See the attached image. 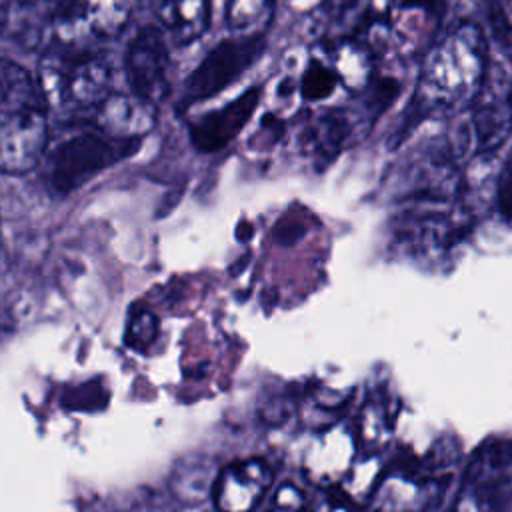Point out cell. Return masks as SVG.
<instances>
[{
	"instance_id": "obj_4",
	"label": "cell",
	"mask_w": 512,
	"mask_h": 512,
	"mask_svg": "<svg viewBox=\"0 0 512 512\" xmlns=\"http://www.w3.org/2000/svg\"><path fill=\"white\" fill-rule=\"evenodd\" d=\"M50 140L46 102H0V172L24 174L46 154Z\"/></svg>"
},
{
	"instance_id": "obj_3",
	"label": "cell",
	"mask_w": 512,
	"mask_h": 512,
	"mask_svg": "<svg viewBox=\"0 0 512 512\" xmlns=\"http://www.w3.org/2000/svg\"><path fill=\"white\" fill-rule=\"evenodd\" d=\"M136 144L114 138L92 124L78 128L46 150V180L54 192L68 194L132 154Z\"/></svg>"
},
{
	"instance_id": "obj_17",
	"label": "cell",
	"mask_w": 512,
	"mask_h": 512,
	"mask_svg": "<svg viewBox=\"0 0 512 512\" xmlns=\"http://www.w3.org/2000/svg\"><path fill=\"white\" fill-rule=\"evenodd\" d=\"M270 512H304V496L294 486L286 484L276 492Z\"/></svg>"
},
{
	"instance_id": "obj_20",
	"label": "cell",
	"mask_w": 512,
	"mask_h": 512,
	"mask_svg": "<svg viewBox=\"0 0 512 512\" xmlns=\"http://www.w3.org/2000/svg\"><path fill=\"white\" fill-rule=\"evenodd\" d=\"M496 10L500 20L512 30V0H496Z\"/></svg>"
},
{
	"instance_id": "obj_12",
	"label": "cell",
	"mask_w": 512,
	"mask_h": 512,
	"mask_svg": "<svg viewBox=\"0 0 512 512\" xmlns=\"http://www.w3.org/2000/svg\"><path fill=\"white\" fill-rule=\"evenodd\" d=\"M60 6L62 0H0V36L34 48L52 38Z\"/></svg>"
},
{
	"instance_id": "obj_11",
	"label": "cell",
	"mask_w": 512,
	"mask_h": 512,
	"mask_svg": "<svg viewBox=\"0 0 512 512\" xmlns=\"http://www.w3.org/2000/svg\"><path fill=\"white\" fill-rule=\"evenodd\" d=\"M260 90L254 86L242 92L232 102L208 110L190 124V138L202 152H214L228 146L248 124L250 116L258 108Z\"/></svg>"
},
{
	"instance_id": "obj_5",
	"label": "cell",
	"mask_w": 512,
	"mask_h": 512,
	"mask_svg": "<svg viewBox=\"0 0 512 512\" xmlns=\"http://www.w3.org/2000/svg\"><path fill=\"white\" fill-rule=\"evenodd\" d=\"M262 50V32H236L234 36L220 40L186 78L182 88V102L196 104L222 92L258 60Z\"/></svg>"
},
{
	"instance_id": "obj_1",
	"label": "cell",
	"mask_w": 512,
	"mask_h": 512,
	"mask_svg": "<svg viewBox=\"0 0 512 512\" xmlns=\"http://www.w3.org/2000/svg\"><path fill=\"white\" fill-rule=\"evenodd\" d=\"M38 88L46 106L90 112L114 90V66L96 44L52 42L38 66Z\"/></svg>"
},
{
	"instance_id": "obj_15",
	"label": "cell",
	"mask_w": 512,
	"mask_h": 512,
	"mask_svg": "<svg viewBox=\"0 0 512 512\" xmlns=\"http://www.w3.org/2000/svg\"><path fill=\"white\" fill-rule=\"evenodd\" d=\"M342 84L344 80L332 56L328 54V50H324V54L312 56L304 64L300 76L296 78V92L304 102L322 104V102H328L336 94L338 86Z\"/></svg>"
},
{
	"instance_id": "obj_16",
	"label": "cell",
	"mask_w": 512,
	"mask_h": 512,
	"mask_svg": "<svg viewBox=\"0 0 512 512\" xmlns=\"http://www.w3.org/2000/svg\"><path fill=\"white\" fill-rule=\"evenodd\" d=\"M274 0H228L226 22L238 34L262 32L272 14Z\"/></svg>"
},
{
	"instance_id": "obj_6",
	"label": "cell",
	"mask_w": 512,
	"mask_h": 512,
	"mask_svg": "<svg viewBox=\"0 0 512 512\" xmlns=\"http://www.w3.org/2000/svg\"><path fill=\"white\" fill-rule=\"evenodd\" d=\"M136 4L138 0H62L52 42L98 46L130 24Z\"/></svg>"
},
{
	"instance_id": "obj_8",
	"label": "cell",
	"mask_w": 512,
	"mask_h": 512,
	"mask_svg": "<svg viewBox=\"0 0 512 512\" xmlns=\"http://www.w3.org/2000/svg\"><path fill=\"white\" fill-rule=\"evenodd\" d=\"M128 92L158 106L170 92V52L166 34L152 24L142 26L124 54Z\"/></svg>"
},
{
	"instance_id": "obj_9",
	"label": "cell",
	"mask_w": 512,
	"mask_h": 512,
	"mask_svg": "<svg viewBox=\"0 0 512 512\" xmlns=\"http://www.w3.org/2000/svg\"><path fill=\"white\" fill-rule=\"evenodd\" d=\"M272 484V470L260 458L228 464L214 482V502L220 512H252Z\"/></svg>"
},
{
	"instance_id": "obj_10",
	"label": "cell",
	"mask_w": 512,
	"mask_h": 512,
	"mask_svg": "<svg viewBox=\"0 0 512 512\" xmlns=\"http://www.w3.org/2000/svg\"><path fill=\"white\" fill-rule=\"evenodd\" d=\"M156 108L132 92H112L88 112V122L114 138L138 142L154 128Z\"/></svg>"
},
{
	"instance_id": "obj_18",
	"label": "cell",
	"mask_w": 512,
	"mask_h": 512,
	"mask_svg": "<svg viewBox=\"0 0 512 512\" xmlns=\"http://www.w3.org/2000/svg\"><path fill=\"white\" fill-rule=\"evenodd\" d=\"M314 512H354L352 504L348 502V498H344L342 494H332L326 492L314 506Z\"/></svg>"
},
{
	"instance_id": "obj_14",
	"label": "cell",
	"mask_w": 512,
	"mask_h": 512,
	"mask_svg": "<svg viewBox=\"0 0 512 512\" xmlns=\"http://www.w3.org/2000/svg\"><path fill=\"white\" fill-rule=\"evenodd\" d=\"M352 134V124L342 110H326L314 116L302 130V146L322 158L334 156L348 136Z\"/></svg>"
},
{
	"instance_id": "obj_13",
	"label": "cell",
	"mask_w": 512,
	"mask_h": 512,
	"mask_svg": "<svg viewBox=\"0 0 512 512\" xmlns=\"http://www.w3.org/2000/svg\"><path fill=\"white\" fill-rule=\"evenodd\" d=\"M160 30L176 44L198 40L210 22V0H152Z\"/></svg>"
},
{
	"instance_id": "obj_19",
	"label": "cell",
	"mask_w": 512,
	"mask_h": 512,
	"mask_svg": "<svg viewBox=\"0 0 512 512\" xmlns=\"http://www.w3.org/2000/svg\"><path fill=\"white\" fill-rule=\"evenodd\" d=\"M498 198L504 212H512V156L504 166L498 182Z\"/></svg>"
},
{
	"instance_id": "obj_7",
	"label": "cell",
	"mask_w": 512,
	"mask_h": 512,
	"mask_svg": "<svg viewBox=\"0 0 512 512\" xmlns=\"http://www.w3.org/2000/svg\"><path fill=\"white\" fill-rule=\"evenodd\" d=\"M512 476V446L490 442L470 462L452 512H504Z\"/></svg>"
},
{
	"instance_id": "obj_2",
	"label": "cell",
	"mask_w": 512,
	"mask_h": 512,
	"mask_svg": "<svg viewBox=\"0 0 512 512\" xmlns=\"http://www.w3.org/2000/svg\"><path fill=\"white\" fill-rule=\"evenodd\" d=\"M486 66L480 30L472 24L460 26L432 52L420 80V104L448 112L466 106L480 92Z\"/></svg>"
}]
</instances>
